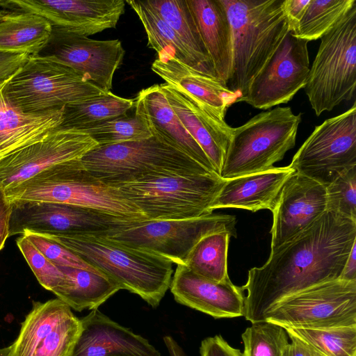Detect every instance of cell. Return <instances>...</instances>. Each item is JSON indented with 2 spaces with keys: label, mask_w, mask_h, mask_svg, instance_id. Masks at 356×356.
<instances>
[{
  "label": "cell",
  "mask_w": 356,
  "mask_h": 356,
  "mask_svg": "<svg viewBox=\"0 0 356 356\" xmlns=\"http://www.w3.org/2000/svg\"><path fill=\"white\" fill-rule=\"evenodd\" d=\"M231 236L226 232L203 236L191 250L184 265L206 279L218 282L230 280L227 273V252Z\"/></svg>",
  "instance_id": "cell-33"
},
{
  "label": "cell",
  "mask_w": 356,
  "mask_h": 356,
  "mask_svg": "<svg viewBox=\"0 0 356 356\" xmlns=\"http://www.w3.org/2000/svg\"><path fill=\"white\" fill-rule=\"evenodd\" d=\"M2 90L12 106L26 113L60 109L105 93L73 69L40 56H30Z\"/></svg>",
  "instance_id": "cell-9"
},
{
  "label": "cell",
  "mask_w": 356,
  "mask_h": 356,
  "mask_svg": "<svg viewBox=\"0 0 356 356\" xmlns=\"http://www.w3.org/2000/svg\"><path fill=\"white\" fill-rule=\"evenodd\" d=\"M151 69L166 84L181 90L202 111L220 121H225L227 108L240 99L218 79L197 71L170 55L157 54Z\"/></svg>",
  "instance_id": "cell-21"
},
{
  "label": "cell",
  "mask_w": 356,
  "mask_h": 356,
  "mask_svg": "<svg viewBox=\"0 0 356 356\" xmlns=\"http://www.w3.org/2000/svg\"><path fill=\"white\" fill-rule=\"evenodd\" d=\"M324 186L356 167V104L316 126L289 165Z\"/></svg>",
  "instance_id": "cell-12"
},
{
  "label": "cell",
  "mask_w": 356,
  "mask_h": 356,
  "mask_svg": "<svg viewBox=\"0 0 356 356\" xmlns=\"http://www.w3.org/2000/svg\"><path fill=\"white\" fill-rule=\"evenodd\" d=\"M200 356H242V353L231 346L220 335L207 337L201 341Z\"/></svg>",
  "instance_id": "cell-41"
},
{
  "label": "cell",
  "mask_w": 356,
  "mask_h": 356,
  "mask_svg": "<svg viewBox=\"0 0 356 356\" xmlns=\"http://www.w3.org/2000/svg\"><path fill=\"white\" fill-rule=\"evenodd\" d=\"M265 321L282 327L356 326V280L321 283L277 302Z\"/></svg>",
  "instance_id": "cell-11"
},
{
  "label": "cell",
  "mask_w": 356,
  "mask_h": 356,
  "mask_svg": "<svg viewBox=\"0 0 356 356\" xmlns=\"http://www.w3.org/2000/svg\"><path fill=\"white\" fill-rule=\"evenodd\" d=\"M309 1L310 0H284L283 10L291 32L296 29Z\"/></svg>",
  "instance_id": "cell-44"
},
{
  "label": "cell",
  "mask_w": 356,
  "mask_h": 356,
  "mask_svg": "<svg viewBox=\"0 0 356 356\" xmlns=\"http://www.w3.org/2000/svg\"><path fill=\"white\" fill-rule=\"evenodd\" d=\"M163 341L170 356H188L184 349L172 337L169 335L165 336Z\"/></svg>",
  "instance_id": "cell-47"
},
{
  "label": "cell",
  "mask_w": 356,
  "mask_h": 356,
  "mask_svg": "<svg viewBox=\"0 0 356 356\" xmlns=\"http://www.w3.org/2000/svg\"><path fill=\"white\" fill-rule=\"evenodd\" d=\"M291 342L288 344L282 356H325L314 347L293 336H289Z\"/></svg>",
  "instance_id": "cell-45"
},
{
  "label": "cell",
  "mask_w": 356,
  "mask_h": 356,
  "mask_svg": "<svg viewBox=\"0 0 356 356\" xmlns=\"http://www.w3.org/2000/svg\"><path fill=\"white\" fill-rule=\"evenodd\" d=\"M51 32L50 22L39 15L0 8V52L38 56Z\"/></svg>",
  "instance_id": "cell-28"
},
{
  "label": "cell",
  "mask_w": 356,
  "mask_h": 356,
  "mask_svg": "<svg viewBox=\"0 0 356 356\" xmlns=\"http://www.w3.org/2000/svg\"><path fill=\"white\" fill-rule=\"evenodd\" d=\"M134 108L135 114L145 124L152 136L178 149L210 172L216 174L206 154L182 125L160 85L141 90L134 101Z\"/></svg>",
  "instance_id": "cell-23"
},
{
  "label": "cell",
  "mask_w": 356,
  "mask_h": 356,
  "mask_svg": "<svg viewBox=\"0 0 356 356\" xmlns=\"http://www.w3.org/2000/svg\"><path fill=\"white\" fill-rule=\"evenodd\" d=\"M241 337L242 356H282L289 343L285 330L267 321L252 323Z\"/></svg>",
  "instance_id": "cell-37"
},
{
  "label": "cell",
  "mask_w": 356,
  "mask_h": 356,
  "mask_svg": "<svg viewBox=\"0 0 356 356\" xmlns=\"http://www.w3.org/2000/svg\"><path fill=\"white\" fill-rule=\"evenodd\" d=\"M22 235L25 236L43 255L56 266L101 272L68 248L47 236L33 232H24Z\"/></svg>",
  "instance_id": "cell-40"
},
{
  "label": "cell",
  "mask_w": 356,
  "mask_h": 356,
  "mask_svg": "<svg viewBox=\"0 0 356 356\" xmlns=\"http://www.w3.org/2000/svg\"><path fill=\"white\" fill-rule=\"evenodd\" d=\"M5 192L10 201L57 202L94 209L125 219L147 220L117 188L83 169L79 159L53 165Z\"/></svg>",
  "instance_id": "cell-4"
},
{
  "label": "cell",
  "mask_w": 356,
  "mask_h": 356,
  "mask_svg": "<svg viewBox=\"0 0 356 356\" xmlns=\"http://www.w3.org/2000/svg\"><path fill=\"white\" fill-rule=\"evenodd\" d=\"M356 5L321 43L304 87L316 116L355 97Z\"/></svg>",
  "instance_id": "cell-8"
},
{
  "label": "cell",
  "mask_w": 356,
  "mask_h": 356,
  "mask_svg": "<svg viewBox=\"0 0 356 356\" xmlns=\"http://www.w3.org/2000/svg\"><path fill=\"white\" fill-rule=\"evenodd\" d=\"M220 1L227 13L232 39V67L226 86L241 99L290 29L284 0Z\"/></svg>",
  "instance_id": "cell-2"
},
{
  "label": "cell",
  "mask_w": 356,
  "mask_h": 356,
  "mask_svg": "<svg viewBox=\"0 0 356 356\" xmlns=\"http://www.w3.org/2000/svg\"><path fill=\"white\" fill-rule=\"evenodd\" d=\"M4 85L0 86V161L41 140L58 128L63 108L40 113H24L7 101L2 90Z\"/></svg>",
  "instance_id": "cell-26"
},
{
  "label": "cell",
  "mask_w": 356,
  "mask_h": 356,
  "mask_svg": "<svg viewBox=\"0 0 356 356\" xmlns=\"http://www.w3.org/2000/svg\"><path fill=\"white\" fill-rule=\"evenodd\" d=\"M0 356H13V346L12 344L0 348Z\"/></svg>",
  "instance_id": "cell-48"
},
{
  "label": "cell",
  "mask_w": 356,
  "mask_h": 356,
  "mask_svg": "<svg viewBox=\"0 0 356 356\" xmlns=\"http://www.w3.org/2000/svg\"><path fill=\"white\" fill-rule=\"evenodd\" d=\"M326 211L356 222V167L325 186Z\"/></svg>",
  "instance_id": "cell-38"
},
{
  "label": "cell",
  "mask_w": 356,
  "mask_h": 356,
  "mask_svg": "<svg viewBox=\"0 0 356 356\" xmlns=\"http://www.w3.org/2000/svg\"><path fill=\"white\" fill-rule=\"evenodd\" d=\"M160 86L182 125L220 176L234 128L208 115L181 90L166 83Z\"/></svg>",
  "instance_id": "cell-24"
},
{
  "label": "cell",
  "mask_w": 356,
  "mask_h": 356,
  "mask_svg": "<svg viewBox=\"0 0 356 356\" xmlns=\"http://www.w3.org/2000/svg\"><path fill=\"white\" fill-rule=\"evenodd\" d=\"M307 44L289 31L238 102L261 110L290 102L307 81L310 68Z\"/></svg>",
  "instance_id": "cell-14"
},
{
  "label": "cell",
  "mask_w": 356,
  "mask_h": 356,
  "mask_svg": "<svg viewBox=\"0 0 356 356\" xmlns=\"http://www.w3.org/2000/svg\"><path fill=\"white\" fill-rule=\"evenodd\" d=\"M26 54L0 52V86L6 84L13 75L29 60Z\"/></svg>",
  "instance_id": "cell-42"
},
{
  "label": "cell",
  "mask_w": 356,
  "mask_h": 356,
  "mask_svg": "<svg viewBox=\"0 0 356 356\" xmlns=\"http://www.w3.org/2000/svg\"><path fill=\"white\" fill-rule=\"evenodd\" d=\"M340 279L348 281L356 280V244L353 245L345 263Z\"/></svg>",
  "instance_id": "cell-46"
},
{
  "label": "cell",
  "mask_w": 356,
  "mask_h": 356,
  "mask_svg": "<svg viewBox=\"0 0 356 356\" xmlns=\"http://www.w3.org/2000/svg\"><path fill=\"white\" fill-rule=\"evenodd\" d=\"M355 5V0H310L296 29L291 33L308 42L321 39Z\"/></svg>",
  "instance_id": "cell-34"
},
{
  "label": "cell",
  "mask_w": 356,
  "mask_h": 356,
  "mask_svg": "<svg viewBox=\"0 0 356 356\" xmlns=\"http://www.w3.org/2000/svg\"><path fill=\"white\" fill-rule=\"evenodd\" d=\"M218 175H156L111 186L137 207L147 220L190 219L213 213L225 183Z\"/></svg>",
  "instance_id": "cell-5"
},
{
  "label": "cell",
  "mask_w": 356,
  "mask_h": 356,
  "mask_svg": "<svg viewBox=\"0 0 356 356\" xmlns=\"http://www.w3.org/2000/svg\"><path fill=\"white\" fill-rule=\"evenodd\" d=\"M134 107V99L117 96L111 92L65 105L60 128L78 130L108 119L127 115Z\"/></svg>",
  "instance_id": "cell-31"
},
{
  "label": "cell",
  "mask_w": 356,
  "mask_h": 356,
  "mask_svg": "<svg viewBox=\"0 0 356 356\" xmlns=\"http://www.w3.org/2000/svg\"><path fill=\"white\" fill-rule=\"evenodd\" d=\"M169 289L178 303L214 318L243 316V289L230 280H210L179 264Z\"/></svg>",
  "instance_id": "cell-20"
},
{
  "label": "cell",
  "mask_w": 356,
  "mask_h": 356,
  "mask_svg": "<svg viewBox=\"0 0 356 356\" xmlns=\"http://www.w3.org/2000/svg\"><path fill=\"white\" fill-rule=\"evenodd\" d=\"M76 131L88 134L99 146L137 141L152 136L143 120L135 113L108 119Z\"/></svg>",
  "instance_id": "cell-36"
},
{
  "label": "cell",
  "mask_w": 356,
  "mask_h": 356,
  "mask_svg": "<svg viewBox=\"0 0 356 356\" xmlns=\"http://www.w3.org/2000/svg\"><path fill=\"white\" fill-rule=\"evenodd\" d=\"M123 0H0V8L31 12L52 29L88 37L115 28L124 13Z\"/></svg>",
  "instance_id": "cell-17"
},
{
  "label": "cell",
  "mask_w": 356,
  "mask_h": 356,
  "mask_svg": "<svg viewBox=\"0 0 356 356\" xmlns=\"http://www.w3.org/2000/svg\"><path fill=\"white\" fill-rule=\"evenodd\" d=\"M301 113L276 106L234 128L220 177L223 179L268 170L296 145Z\"/></svg>",
  "instance_id": "cell-7"
},
{
  "label": "cell",
  "mask_w": 356,
  "mask_h": 356,
  "mask_svg": "<svg viewBox=\"0 0 356 356\" xmlns=\"http://www.w3.org/2000/svg\"><path fill=\"white\" fill-rule=\"evenodd\" d=\"M138 16L147 36V46L157 54L170 55L183 63L198 70L191 53L175 31L147 2L141 0L125 1Z\"/></svg>",
  "instance_id": "cell-32"
},
{
  "label": "cell",
  "mask_w": 356,
  "mask_h": 356,
  "mask_svg": "<svg viewBox=\"0 0 356 356\" xmlns=\"http://www.w3.org/2000/svg\"><path fill=\"white\" fill-rule=\"evenodd\" d=\"M57 266L63 273L64 279L52 293L77 312L98 309L121 289L115 281L102 272Z\"/></svg>",
  "instance_id": "cell-29"
},
{
  "label": "cell",
  "mask_w": 356,
  "mask_h": 356,
  "mask_svg": "<svg viewBox=\"0 0 356 356\" xmlns=\"http://www.w3.org/2000/svg\"><path fill=\"white\" fill-rule=\"evenodd\" d=\"M81 330V319L60 299L34 301L12 343L13 356H70Z\"/></svg>",
  "instance_id": "cell-15"
},
{
  "label": "cell",
  "mask_w": 356,
  "mask_h": 356,
  "mask_svg": "<svg viewBox=\"0 0 356 356\" xmlns=\"http://www.w3.org/2000/svg\"><path fill=\"white\" fill-rule=\"evenodd\" d=\"M97 146L86 133L58 127L0 161V186H14L53 165L80 159Z\"/></svg>",
  "instance_id": "cell-18"
},
{
  "label": "cell",
  "mask_w": 356,
  "mask_h": 356,
  "mask_svg": "<svg viewBox=\"0 0 356 356\" xmlns=\"http://www.w3.org/2000/svg\"><path fill=\"white\" fill-rule=\"evenodd\" d=\"M44 236L58 241L115 281L121 289L138 295L154 308L159 305L170 288L172 263L162 257L95 234Z\"/></svg>",
  "instance_id": "cell-3"
},
{
  "label": "cell",
  "mask_w": 356,
  "mask_h": 356,
  "mask_svg": "<svg viewBox=\"0 0 356 356\" xmlns=\"http://www.w3.org/2000/svg\"><path fill=\"white\" fill-rule=\"evenodd\" d=\"M17 245L40 284L53 291L64 279L58 267L43 255L24 235L16 239Z\"/></svg>",
  "instance_id": "cell-39"
},
{
  "label": "cell",
  "mask_w": 356,
  "mask_h": 356,
  "mask_svg": "<svg viewBox=\"0 0 356 356\" xmlns=\"http://www.w3.org/2000/svg\"><path fill=\"white\" fill-rule=\"evenodd\" d=\"M147 2L177 33L191 53L199 72L217 78L186 0H147Z\"/></svg>",
  "instance_id": "cell-30"
},
{
  "label": "cell",
  "mask_w": 356,
  "mask_h": 356,
  "mask_svg": "<svg viewBox=\"0 0 356 356\" xmlns=\"http://www.w3.org/2000/svg\"><path fill=\"white\" fill-rule=\"evenodd\" d=\"M81 330L70 356H162L147 339L98 309L81 318Z\"/></svg>",
  "instance_id": "cell-22"
},
{
  "label": "cell",
  "mask_w": 356,
  "mask_h": 356,
  "mask_svg": "<svg viewBox=\"0 0 356 356\" xmlns=\"http://www.w3.org/2000/svg\"><path fill=\"white\" fill-rule=\"evenodd\" d=\"M325 356H356V326L321 329L283 327Z\"/></svg>",
  "instance_id": "cell-35"
},
{
  "label": "cell",
  "mask_w": 356,
  "mask_h": 356,
  "mask_svg": "<svg viewBox=\"0 0 356 356\" xmlns=\"http://www.w3.org/2000/svg\"><path fill=\"white\" fill-rule=\"evenodd\" d=\"M9 237L24 232L43 235L98 234L138 220L75 205L13 200Z\"/></svg>",
  "instance_id": "cell-13"
},
{
  "label": "cell",
  "mask_w": 356,
  "mask_h": 356,
  "mask_svg": "<svg viewBox=\"0 0 356 356\" xmlns=\"http://www.w3.org/2000/svg\"><path fill=\"white\" fill-rule=\"evenodd\" d=\"M12 203L7 197L5 189L0 186V251L9 237Z\"/></svg>",
  "instance_id": "cell-43"
},
{
  "label": "cell",
  "mask_w": 356,
  "mask_h": 356,
  "mask_svg": "<svg viewBox=\"0 0 356 356\" xmlns=\"http://www.w3.org/2000/svg\"><path fill=\"white\" fill-rule=\"evenodd\" d=\"M125 50L119 40H96L52 29L38 55L67 66L104 92H111Z\"/></svg>",
  "instance_id": "cell-16"
},
{
  "label": "cell",
  "mask_w": 356,
  "mask_h": 356,
  "mask_svg": "<svg viewBox=\"0 0 356 356\" xmlns=\"http://www.w3.org/2000/svg\"><path fill=\"white\" fill-rule=\"evenodd\" d=\"M356 244V222L325 211L293 239L270 251L266 262L248 270L243 316L264 321L283 299L325 282L340 279Z\"/></svg>",
  "instance_id": "cell-1"
},
{
  "label": "cell",
  "mask_w": 356,
  "mask_h": 356,
  "mask_svg": "<svg viewBox=\"0 0 356 356\" xmlns=\"http://www.w3.org/2000/svg\"><path fill=\"white\" fill-rule=\"evenodd\" d=\"M212 61L217 78L226 85L232 61L231 26L220 0H186Z\"/></svg>",
  "instance_id": "cell-27"
},
{
  "label": "cell",
  "mask_w": 356,
  "mask_h": 356,
  "mask_svg": "<svg viewBox=\"0 0 356 356\" xmlns=\"http://www.w3.org/2000/svg\"><path fill=\"white\" fill-rule=\"evenodd\" d=\"M271 211L273 251L306 229L326 211L325 186L295 172L284 184Z\"/></svg>",
  "instance_id": "cell-19"
},
{
  "label": "cell",
  "mask_w": 356,
  "mask_h": 356,
  "mask_svg": "<svg viewBox=\"0 0 356 356\" xmlns=\"http://www.w3.org/2000/svg\"><path fill=\"white\" fill-rule=\"evenodd\" d=\"M79 163L90 175L109 186L149 175L214 174L153 136L137 141L98 145L80 158Z\"/></svg>",
  "instance_id": "cell-6"
},
{
  "label": "cell",
  "mask_w": 356,
  "mask_h": 356,
  "mask_svg": "<svg viewBox=\"0 0 356 356\" xmlns=\"http://www.w3.org/2000/svg\"><path fill=\"white\" fill-rule=\"evenodd\" d=\"M295 172L290 166L273 167L268 170L227 179L211 207L235 208L253 212L272 211L287 179Z\"/></svg>",
  "instance_id": "cell-25"
},
{
  "label": "cell",
  "mask_w": 356,
  "mask_h": 356,
  "mask_svg": "<svg viewBox=\"0 0 356 356\" xmlns=\"http://www.w3.org/2000/svg\"><path fill=\"white\" fill-rule=\"evenodd\" d=\"M236 222L234 216L211 213L190 219L136 221L95 235L184 265L191 250L203 236L226 232L236 237Z\"/></svg>",
  "instance_id": "cell-10"
}]
</instances>
